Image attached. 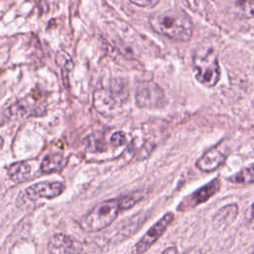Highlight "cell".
<instances>
[{"label":"cell","instance_id":"1","mask_svg":"<svg viewBox=\"0 0 254 254\" xmlns=\"http://www.w3.org/2000/svg\"><path fill=\"white\" fill-rule=\"evenodd\" d=\"M149 24L156 33L182 42L190 41L193 32V25L189 15L177 8L151 14Z\"/></svg>","mask_w":254,"mask_h":254},{"label":"cell","instance_id":"2","mask_svg":"<svg viewBox=\"0 0 254 254\" xmlns=\"http://www.w3.org/2000/svg\"><path fill=\"white\" fill-rule=\"evenodd\" d=\"M195 78L204 86H214L220 78V68L216 55L211 49L197 50L192 57Z\"/></svg>","mask_w":254,"mask_h":254},{"label":"cell","instance_id":"3","mask_svg":"<svg viewBox=\"0 0 254 254\" xmlns=\"http://www.w3.org/2000/svg\"><path fill=\"white\" fill-rule=\"evenodd\" d=\"M118 199H107L96 204L79 222L80 227L88 232L98 231L111 224L119 212Z\"/></svg>","mask_w":254,"mask_h":254},{"label":"cell","instance_id":"4","mask_svg":"<svg viewBox=\"0 0 254 254\" xmlns=\"http://www.w3.org/2000/svg\"><path fill=\"white\" fill-rule=\"evenodd\" d=\"M136 102L142 108H158L165 104L162 88L153 81H142L136 88Z\"/></svg>","mask_w":254,"mask_h":254},{"label":"cell","instance_id":"5","mask_svg":"<svg viewBox=\"0 0 254 254\" xmlns=\"http://www.w3.org/2000/svg\"><path fill=\"white\" fill-rule=\"evenodd\" d=\"M174 219V214L172 212L166 213L160 220H158L138 241V243L133 247L131 254H142L148 250V248L154 244V242L165 232L167 227L171 224Z\"/></svg>","mask_w":254,"mask_h":254},{"label":"cell","instance_id":"6","mask_svg":"<svg viewBox=\"0 0 254 254\" xmlns=\"http://www.w3.org/2000/svg\"><path fill=\"white\" fill-rule=\"evenodd\" d=\"M44 112L45 108L42 107L32 96H26L18 100L4 111L7 120L39 116L44 114Z\"/></svg>","mask_w":254,"mask_h":254},{"label":"cell","instance_id":"7","mask_svg":"<svg viewBox=\"0 0 254 254\" xmlns=\"http://www.w3.org/2000/svg\"><path fill=\"white\" fill-rule=\"evenodd\" d=\"M80 251V243L63 233L53 235L48 244V254H78Z\"/></svg>","mask_w":254,"mask_h":254},{"label":"cell","instance_id":"8","mask_svg":"<svg viewBox=\"0 0 254 254\" xmlns=\"http://www.w3.org/2000/svg\"><path fill=\"white\" fill-rule=\"evenodd\" d=\"M220 188V182L218 179H214L210 181L207 185H204L203 187L196 190L194 192H192L190 195H189L184 201L181 202L179 205L180 210H186L191 207H194L204 201H206L208 198H210L213 194H215Z\"/></svg>","mask_w":254,"mask_h":254},{"label":"cell","instance_id":"9","mask_svg":"<svg viewBox=\"0 0 254 254\" xmlns=\"http://www.w3.org/2000/svg\"><path fill=\"white\" fill-rule=\"evenodd\" d=\"M64 190V185L60 182H41L26 189V194L30 199L39 197L54 198L59 196Z\"/></svg>","mask_w":254,"mask_h":254},{"label":"cell","instance_id":"10","mask_svg":"<svg viewBox=\"0 0 254 254\" xmlns=\"http://www.w3.org/2000/svg\"><path fill=\"white\" fill-rule=\"evenodd\" d=\"M116 96L117 92L112 89H96L93 95L95 109L103 115H111L116 110L119 104V101L116 99Z\"/></svg>","mask_w":254,"mask_h":254},{"label":"cell","instance_id":"11","mask_svg":"<svg viewBox=\"0 0 254 254\" xmlns=\"http://www.w3.org/2000/svg\"><path fill=\"white\" fill-rule=\"evenodd\" d=\"M225 158V152L216 146L202 154V156L196 161V167L202 172L209 173L221 166L224 163Z\"/></svg>","mask_w":254,"mask_h":254},{"label":"cell","instance_id":"12","mask_svg":"<svg viewBox=\"0 0 254 254\" xmlns=\"http://www.w3.org/2000/svg\"><path fill=\"white\" fill-rule=\"evenodd\" d=\"M9 178L15 183L26 181L31 174V167L25 162H17L7 168Z\"/></svg>","mask_w":254,"mask_h":254},{"label":"cell","instance_id":"13","mask_svg":"<svg viewBox=\"0 0 254 254\" xmlns=\"http://www.w3.org/2000/svg\"><path fill=\"white\" fill-rule=\"evenodd\" d=\"M238 208L236 204H228L220 208L214 216V223L217 227H224L229 225L237 216Z\"/></svg>","mask_w":254,"mask_h":254},{"label":"cell","instance_id":"14","mask_svg":"<svg viewBox=\"0 0 254 254\" xmlns=\"http://www.w3.org/2000/svg\"><path fill=\"white\" fill-rule=\"evenodd\" d=\"M64 165V157L60 153H53L44 158L41 164V170L43 173H53L60 171Z\"/></svg>","mask_w":254,"mask_h":254},{"label":"cell","instance_id":"15","mask_svg":"<svg viewBox=\"0 0 254 254\" xmlns=\"http://www.w3.org/2000/svg\"><path fill=\"white\" fill-rule=\"evenodd\" d=\"M253 166L250 165L247 168L242 169L228 180L235 184H251L253 183Z\"/></svg>","mask_w":254,"mask_h":254},{"label":"cell","instance_id":"16","mask_svg":"<svg viewBox=\"0 0 254 254\" xmlns=\"http://www.w3.org/2000/svg\"><path fill=\"white\" fill-rule=\"evenodd\" d=\"M143 197V192L142 191H134L120 199L119 201V208L120 209H127L132 207L134 204H136L138 201H140Z\"/></svg>","mask_w":254,"mask_h":254},{"label":"cell","instance_id":"17","mask_svg":"<svg viewBox=\"0 0 254 254\" xmlns=\"http://www.w3.org/2000/svg\"><path fill=\"white\" fill-rule=\"evenodd\" d=\"M126 140H127V138H126L125 133H124V132H121V131H118V132L113 133L112 136H111V139H110L112 145H113V146H116V147L124 145V144L126 143Z\"/></svg>","mask_w":254,"mask_h":254},{"label":"cell","instance_id":"18","mask_svg":"<svg viewBox=\"0 0 254 254\" xmlns=\"http://www.w3.org/2000/svg\"><path fill=\"white\" fill-rule=\"evenodd\" d=\"M131 4H134V5H137V6H140V7H153L155 6L156 4H158V1L157 0H144V1H129Z\"/></svg>","mask_w":254,"mask_h":254},{"label":"cell","instance_id":"19","mask_svg":"<svg viewBox=\"0 0 254 254\" xmlns=\"http://www.w3.org/2000/svg\"><path fill=\"white\" fill-rule=\"evenodd\" d=\"M162 254H177V250H176V248L171 247V248L166 249Z\"/></svg>","mask_w":254,"mask_h":254},{"label":"cell","instance_id":"20","mask_svg":"<svg viewBox=\"0 0 254 254\" xmlns=\"http://www.w3.org/2000/svg\"><path fill=\"white\" fill-rule=\"evenodd\" d=\"M6 121H7V118H6V116H5L4 111H3V112H0V126L3 125Z\"/></svg>","mask_w":254,"mask_h":254},{"label":"cell","instance_id":"21","mask_svg":"<svg viewBox=\"0 0 254 254\" xmlns=\"http://www.w3.org/2000/svg\"><path fill=\"white\" fill-rule=\"evenodd\" d=\"M185 254H202L199 250H196V249H191V250H189L188 252H186Z\"/></svg>","mask_w":254,"mask_h":254},{"label":"cell","instance_id":"22","mask_svg":"<svg viewBox=\"0 0 254 254\" xmlns=\"http://www.w3.org/2000/svg\"><path fill=\"white\" fill-rule=\"evenodd\" d=\"M3 145H4V140H3V138L0 136V151H1V149L3 148Z\"/></svg>","mask_w":254,"mask_h":254},{"label":"cell","instance_id":"23","mask_svg":"<svg viewBox=\"0 0 254 254\" xmlns=\"http://www.w3.org/2000/svg\"><path fill=\"white\" fill-rule=\"evenodd\" d=\"M250 254H252V253H250Z\"/></svg>","mask_w":254,"mask_h":254}]
</instances>
